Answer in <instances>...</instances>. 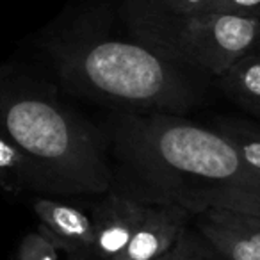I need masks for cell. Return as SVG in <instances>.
<instances>
[{
    "instance_id": "6da1fadb",
    "label": "cell",
    "mask_w": 260,
    "mask_h": 260,
    "mask_svg": "<svg viewBox=\"0 0 260 260\" xmlns=\"http://www.w3.org/2000/svg\"><path fill=\"white\" fill-rule=\"evenodd\" d=\"M114 152L146 203H178L192 214L226 209L260 217V173L219 130L177 114L118 111Z\"/></svg>"
},
{
    "instance_id": "7a4b0ae2",
    "label": "cell",
    "mask_w": 260,
    "mask_h": 260,
    "mask_svg": "<svg viewBox=\"0 0 260 260\" xmlns=\"http://www.w3.org/2000/svg\"><path fill=\"white\" fill-rule=\"evenodd\" d=\"M43 47L66 89L118 111L182 116L196 102L180 68L139 41L116 38L96 11L54 30Z\"/></svg>"
},
{
    "instance_id": "3957f363",
    "label": "cell",
    "mask_w": 260,
    "mask_h": 260,
    "mask_svg": "<svg viewBox=\"0 0 260 260\" xmlns=\"http://www.w3.org/2000/svg\"><path fill=\"white\" fill-rule=\"evenodd\" d=\"M0 136L47 178L50 192H105L112 184L104 139L68 109L50 86L0 66Z\"/></svg>"
},
{
    "instance_id": "277c9868",
    "label": "cell",
    "mask_w": 260,
    "mask_h": 260,
    "mask_svg": "<svg viewBox=\"0 0 260 260\" xmlns=\"http://www.w3.org/2000/svg\"><path fill=\"white\" fill-rule=\"evenodd\" d=\"M121 15L136 41L177 68L221 77L251 52L260 20L219 13H180L160 0H121Z\"/></svg>"
},
{
    "instance_id": "5b68a950",
    "label": "cell",
    "mask_w": 260,
    "mask_h": 260,
    "mask_svg": "<svg viewBox=\"0 0 260 260\" xmlns=\"http://www.w3.org/2000/svg\"><path fill=\"white\" fill-rule=\"evenodd\" d=\"M202 237L226 260H260V217L226 209L192 214Z\"/></svg>"
},
{
    "instance_id": "8992f818",
    "label": "cell",
    "mask_w": 260,
    "mask_h": 260,
    "mask_svg": "<svg viewBox=\"0 0 260 260\" xmlns=\"http://www.w3.org/2000/svg\"><path fill=\"white\" fill-rule=\"evenodd\" d=\"M148 203L126 194H107L94 207L93 260H118L139 226Z\"/></svg>"
},
{
    "instance_id": "52a82bcc",
    "label": "cell",
    "mask_w": 260,
    "mask_h": 260,
    "mask_svg": "<svg viewBox=\"0 0 260 260\" xmlns=\"http://www.w3.org/2000/svg\"><path fill=\"white\" fill-rule=\"evenodd\" d=\"M192 212L178 203H148L139 226L118 260H155L191 226Z\"/></svg>"
},
{
    "instance_id": "ba28073f",
    "label": "cell",
    "mask_w": 260,
    "mask_h": 260,
    "mask_svg": "<svg viewBox=\"0 0 260 260\" xmlns=\"http://www.w3.org/2000/svg\"><path fill=\"white\" fill-rule=\"evenodd\" d=\"M32 209L40 217V230L45 232L68 256L93 260V219L80 209L50 198H38Z\"/></svg>"
},
{
    "instance_id": "9c48e42d",
    "label": "cell",
    "mask_w": 260,
    "mask_h": 260,
    "mask_svg": "<svg viewBox=\"0 0 260 260\" xmlns=\"http://www.w3.org/2000/svg\"><path fill=\"white\" fill-rule=\"evenodd\" d=\"M221 79L223 89L244 109L260 114V55L244 54L234 62Z\"/></svg>"
},
{
    "instance_id": "30bf717a",
    "label": "cell",
    "mask_w": 260,
    "mask_h": 260,
    "mask_svg": "<svg viewBox=\"0 0 260 260\" xmlns=\"http://www.w3.org/2000/svg\"><path fill=\"white\" fill-rule=\"evenodd\" d=\"M0 175L11 180L13 187H27L36 191H48L47 178L40 171V168L25 155L13 143L0 136Z\"/></svg>"
},
{
    "instance_id": "8fae6325",
    "label": "cell",
    "mask_w": 260,
    "mask_h": 260,
    "mask_svg": "<svg viewBox=\"0 0 260 260\" xmlns=\"http://www.w3.org/2000/svg\"><path fill=\"white\" fill-rule=\"evenodd\" d=\"M217 130L234 145L246 164L260 173V126L246 121L224 119L219 123Z\"/></svg>"
},
{
    "instance_id": "7c38bea8",
    "label": "cell",
    "mask_w": 260,
    "mask_h": 260,
    "mask_svg": "<svg viewBox=\"0 0 260 260\" xmlns=\"http://www.w3.org/2000/svg\"><path fill=\"white\" fill-rule=\"evenodd\" d=\"M155 260H226L221 253H217L198 230H191L187 226L178 241L168 249L164 255Z\"/></svg>"
},
{
    "instance_id": "4fadbf2b",
    "label": "cell",
    "mask_w": 260,
    "mask_h": 260,
    "mask_svg": "<svg viewBox=\"0 0 260 260\" xmlns=\"http://www.w3.org/2000/svg\"><path fill=\"white\" fill-rule=\"evenodd\" d=\"M61 249L45 232L38 228V232L27 234L22 239L18 248V260H59Z\"/></svg>"
},
{
    "instance_id": "5bb4252c",
    "label": "cell",
    "mask_w": 260,
    "mask_h": 260,
    "mask_svg": "<svg viewBox=\"0 0 260 260\" xmlns=\"http://www.w3.org/2000/svg\"><path fill=\"white\" fill-rule=\"evenodd\" d=\"M205 13L260 20V0H212Z\"/></svg>"
},
{
    "instance_id": "9a60e30c",
    "label": "cell",
    "mask_w": 260,
    "mask_h": 260,
    "mask_svg": "<svg viewBox=\"0 0 260 260\" xmlns=\"http://www.w3.org/2000/svg\"><path fill=\"white\" fill-rule=\"evenodd\" d=\"M160 2L180 13H205L212 0H160Z\"/></svg>"
},
{
    "instance_id": "2e32d148",
    "label": "cell",
    "mask_w": 260,
    "mask_h": 260,
    "mask_svg": "<svg viewBox=\"0 0 260 260\" xmlns=\"http://www.w3.org/2000/svg\"><path fill=\"white\" fill-rule=\"evenodd\" d=\"M68 260H87V258H80V256H68Z\"/></svg>"
},
{
    "instance_id": "e0dca14e",
    "label": "cell",
    "mask_w": 260,
    "mask_h": 260,
    "mask_svg": "<svg viewBox=\"0 0 260 260\" xmlns=\"http://www.w3.org/2000/svg\"><path fill=\"white\" fill-rule=\"evenodd\" d=\"M256 50H258V55H260V38H258V41H256Z\"/></svg>"
}]
</instances>
